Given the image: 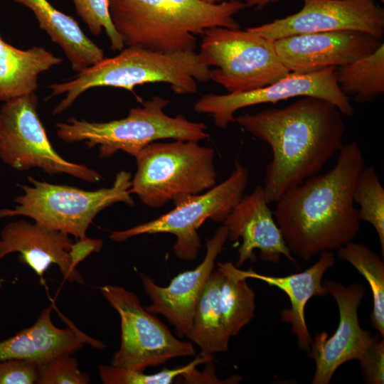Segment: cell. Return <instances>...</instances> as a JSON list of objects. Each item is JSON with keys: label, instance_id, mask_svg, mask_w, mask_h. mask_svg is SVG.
<instances>
[{"label": "cell", "instance_id": "obj_6", "mask_svg": "<svg viewBox=\"0 0 384 384\" xmlns=\"http://www.w3.org/2000/svg\"><path fill=\"white\" fill-rule=\"evenodd\" d=\"M215 152L198 142H153L136 156L131 193L151 208L201 193L216 184Z\"/></svg>", "mask_w": 384, "mask_h": 384}, {"label": "cell", "instance_id": "obj_19", "mask_svg": "<svg viewBox=\"0 0 384 384\" xmlns=\"http://www.w3.org/2000/svg\"><path fill=\"white\" fill-rule=\"evenodd\" d=\"M51 306L43 309L31 327L0 341V360L25 359L38 365L61 355H73L87 343L98 348L105 347L73 325L56 327L51 320Z\"/></svg>", "mask_w": 384, "mask_h": 384}, {"label": "cell", "instance_id": "obj_5", "mask_svg": "<svg viewBox=\"0 0 384 384\" xmlns=\"http://www.w3.org/2000/svg\"><path fill=\"white\" fill-rule=\"evenodd\" d=\"M169 102V99L154 96L142 107L131 109L126 117L106 122L72 117L67 122L56 124V134L65 142H85L88 147L98 146L101 158H108L118 151L135 157L160 139L198 142L210 137L204 123L189 121L181 114L167 115L164 110Z\"/></svg>", "mask_w": 384, "mask_h": 384}, {"label": "cell", "instance_id": "obj_14", "mask_svg": "<svg viewBox=\"0 0 384 384\" xmlns=\"http://www.w3.org/2000/svg\"><path fill=\"white\" fill-rule=\"evenodd\" d=\"M328 294L335 299L339 311L338 327L329 338L326 332L317 334L311 351L316 370L313 384H328L336 370L351 360H359L375 336L363 329L358 317V306L366 290L362 284L345 286L339 282H324Z\"/></svg>", "mask_w": 384, "mask_h": 384}, {"label": "cell", "instance_id": "obj_1", "mask_svg": "<svg viewBox=\"0 0 384 384\" xmlns=\"http://www.w3.org/2000/svg\"><path fill=\"white\" fill-rule=\"evenodd\" d=\"M342 113L324 100L302 97L283 108H269L234 117L247 132L267 143L264 192L275 203L290 188L317 175L342 149L346 130Z\"/></svg>", "mask_w": 384, "mask_h": 384}, {"label": "cell", "instance_id": "obj_7", "mask_svg": "<svg viewBox=\"0 0 384 384\" xmlns=\"http://www.w3.org/2000/svg\"><path fill=\"white\" fill-rule=\"evenodd\" d=\"M31 186L19 185L22 195L14 208L0 209V218L24 215L47 227L78 239L86 232L95 216L106 208L123 203L134 206L131 196L132 175L117 174L113 185L95 191L41 181L28 176Z\"/></svg>", "mask_w": 384, "mask_h": 384}, {"label": "cell", "instance_id": "obj_16", "mask_svg": "<svg viewBox=\"0 0 384 384\" xmlns=\"http://www.w3.org/2000/svg\"><path fill=\"white\" fill-rule=\"evenodd\" d=\"M228 239V231L223 225L207 240L202 262L194 269L178 274L166 287L159 286L149 276L141 274L144 291L151 301L145 309L153 314L164 316L179 336H186L191 327L198 301Z\"/></svg>", "mask_w": 384, "mask_h": 384}, {"label": "cell", "instance_id": "obj_15", "mask_svg": "<svg viewBox=\"0 0 384 384\" xmlns=\"http://www.w3.org/2000/svg\"><path fill=\"white\" fill-rule=\"evenodd\" d=\"M382 43L381 38L351 30L294 35L274 41L282 63L297 73L339 67L372 53Z\"/></svg>", "mask_w": 384, "mask_h": 384}, {"label": "cell", "instance_id": "obj_20", "mask_svg": "<svg viewBox=\"0 0 384 384\" xmlns=\"http://www.w3.org/2000/svg\"><path fill=\"white\" fill-rule=\"evenodd\" d=\"M335 261L334 254L326 251L320 253L317 262L304 271L284 277L262 274L252 269L241 270L236 267V271L246 279H259L276 287L288 296L290 306L281 312L280 318L282 321L292 325V331L297 338L299 347L310 353L313 339L305 321L304 309L312 297L329 294L322 284V278Z\"/></svg>", "mask_w": 384, "mask_h": 384}, {"label": "cell", "instance_id": "obj_12", "mask_svg": "<svg viewBox=\"0 0 384 384\" xmlns=\"http://www.w3.org/2000/svg\"><path fill=\"white\" fill-rule=\"evenodd\" d=\"M337 67L309 73L289 72L265 87L240 93L207 94L194 105L197 113L210 114L221 129L233 122L234 114L241 108L262 103H274L297 97H313L334 105L342 114L351 117L354 109L341 90L335 77Z\"/></svg>", "mask_w": 384, "mask_h": 384}, {"label": "cell", "instance_id": "obj_21", "mask_svg": "<svg viewBox=\"0 0 384 384\" xmlns=\"http://www.w3.org/2000/svg\"><path fill=\"white\" fill-rule=\"evenodd\" d=\"M31 10L39 27L63 50L78 73L105 58L103 50L90 40L71 16L60 11L47 0H14Z\"/></svg>", "mask_w": 384, "mask_h": 384}, {"label": "cell", "instance_id": "obj_10", "mask_svg": "<svg viewBox=\"0 0 384 384\" xmlns=\"http://www.w3.org/2000/svg\"><path fill=\"white\" fill-rule=\"evenodd\" d=\"M102 297L117 311L121 343L111 365L144 372L148 367L194 355L191 342L174 336L164 324L144 308L137 295L117 285L100 287Z\"/></svg>", "mask_w": 384, "mask_h": 384}, {"label": "cell", "instance_id": "obj_34", "mask_svg": "<svg viewBox=\"0 0 384 384\" xmlns=\"http://www.w3.org/2000/svg\"><path fill=\"white\" fill-rule=\"evenodd\" d=\"M282 0H247V6H255L257 9H262L270 4L279 2Z\"/></svg>", "mask_w": 384, "mask_h": 384}, {"label": "cell", "instance_id": "obj_35", "mask_svg": "<svg viewBox=\"0 0 384 384\" xmlns=\"http://www.w3.org/2000/svg\"><path fill=\"white\" fill-rule=\"evenodd\" d=\"M202 1H203L205 2H208V3L215 4V3H216V2H218V1H219L220 0H202ZM246 1L247 0H245V1Z\"/></svg>", "mask_w": 384, "mask_h": 384}, {"label": "cell", "instance_id": "obj_2", "mask_svg": "<svg viewBox=\"0 0 384 384\" xmlns=\"http://www.w3.org/2000/svg\"><path fill=\"white\" fill-rule=\"evenodd\" d=\"M336 165L306 178L278 200L273 215L291 254L309 260L351 242L360 230L353 193L366 167L356 142L343 144Z\"/></svg>", "mask_w": 384, "mask_h": 384}, {"label": "cell", "instance_id": "obj_3", "mask_svg": "<svg viewBox=\"0 0 384 384\" xmlns=\"http://www.w3.org/2000/svg\"><path fill=\"white\" fill-rule=\"evenodd\" d=\"M246 6L240 0H109L111 20L124 46L161 53L194 51L196 36L209 28H239L233 16Z\"/></svg>", "mask_w": 384, "mask_h": 384}, {"label": "cell", "instance_id": "obj_23", "mask_svg": "<svg viewBox=\"0 0 384 384\" xmlns=\"http://www.w3.org/2000/svg\"><path fill=\"white\" fill-rule=\"evenodd\" d=\"M222 272L213 270L196 304L191 327L186 336L200 348L203 356L228 350L230 336L223 321L219 305Z\"/></svg>", "mask_w": 384, "mask_h": 384}, {"label": "cell", "instance_id": "obj_17", "mask_svg": "<svg viewBox=\"0 0 384 384\" xmlns=\"http://www.w3.org/2000/svg\"><path fill=\"white\" fill-rule=\"evenodd\" d=\"M268 205L263 186H258L250 194L242 197L223 221L228 239H242L236 267L252 260L255 250H259L264 262L276 264L284 256L297 264Z\"/></svg>", "mask_w": 384, "mask_h": 384}, {"label": "cell", "instance_id": "obj_4", "mask_svg": "<svg viewBox=\"0 0 384 384\" xmlns=\"http://www.w3.org/2000/svg\"><path fill=\"white\" fill-rule=\"evenodd\" d=\"M210 68L195 51L161 53L140 47H127L117 55L103 58L80 72L75 78L48 87L50 97H65L53 110L58 114L70 107L85 91L102 86L123 88L146 83L164 82L179 95L197 91V81L210 80Z\"/></svg>", "mask_w": 384, "mask_h": 384}, {"label": "cell", "instance_id": "obj_31", "mask_svg": "<svg viewBox=\"0 0 384 384\" xmlns=\"http://www.w3.org/2000/svg\"><path fill=\"white\" fill-rule=\"evenodd\" d=\"M37 364L28 360H0V384L38 383Z\"/></svg>", "mask_w": 384, "mask_h": 384}, {"label": "cell", "instance_id": "obj_9", "mask_svg": "<svg viewBox=\"0 0 384 384\" xmlns=\"http://www.w3.org/2000/svg\"><path fill=\"white\" fill-rule=\"evenodd\" d=\"M247 168L239 161L225 181L204 193L181 197L174 201L169 212L159 218L127 230L112 232L110 239L118 242L143 234L170 233L176 236V256L194 260L201 247L198 230L207 220L223 222L242 198L248 183Z\"/></svg>", "mask_w": 384, "mask_h": 384}, {"label": "cell", "instance_id": "obj_28", "mask_svg": "<svg viewBox=\"0 0 384 384\" xmlns=\"http://www.w3.org/2000/svg\"><path fill=\"white\" fill-rule=\"evenodd\" d=\"M212 355L201 353L186 366L174 369H164L159 373L145 374L144 372L132 370L114 366L100 365L98 366L100 378L105 384H170L176 378L188 373L196 366L212 361Z\"/></svg>", "mask_w": 384, "mask_h": 384}, {"label": "cell", "instance_id": "obj_11", "mask_svg": "<svg viewBox=\"0 0 384 384\" xmlns=\"http://www.w3.org/2000/svg\"><path fill=\"white\" fill-rule=\"evenodd\" d=\"M35 93L5 102L0 109V158L17 170L37 167L50 175L66 174L95 183L102 176L84 164L70 162L51 145L38 113Z\"/></svg>", "mask_w": 384, "mask_h": 384}, {"label": "cell", "instance_id": "obj_22", "mask_svg": "<svg viewBox=\"0 0 384 384\" xmlns=\"http://www.w3.org/2000/svg\"><path fill=\"white\" fill-rule=\"evenodd\" d=\"M61 62L45 48L19 49L0 36V101L35 93L39 75Z\"/></svg>", "mask_w": 384, "mask_h": 384}, {"label": "cell", "instance_id": "obj_27", "mask_svg": "<svg viewBox=\"0 0 384 384\" xmlns=\"http://www.w3.org/2000/svg\"><path fill=\"white\" fill-rule=\"evenodd\" d=\"M353 201L359 205L361 220L370 223L375 229L384 255V189L375 169L365 167L361 172L353 193Z\"/></svg>", "mask_w": 384, "mask_h": 384}, {"label": "cell", "instance_id": "obj_29", "mask_svg": "<svg viewBox=\"0 0 384 384\" xmlns=\"http://www.w3.org/2000/svg\"><path fill=\"white\" fill-rule=\"evenodd\" d=\"M78 15L90 33L99 36L104 30L113 50H122L124 44L111 20L109 0H73Z\"/></svg>", "mask_w": 384, "mask_h": 384}, {"label": "cell", "instance_id": "obj_36", "mask_svg": "<svg viewBox=\"0 0 384 384\" xmlns=\"http://www.w3.org/2000/svg\"><path fill=\"white\" fill-rule=\"evenodd\" d=\"M380 1L382 2V3H383V2H384V0H380Z\"/></svg>", "mask_w": 384, "mask_h": 384}, {"label": "cell", "instance_id": "obj_32", "mask_svg": "<svg viewBox=\"0 0 384 384\" xmlns=\"http://www.w3.org/2000/svg\"><path fill=\"white\" fill-rule=\"evenodd\" d=\"M361 370L368 383H384V341L375 336L360 359Z\"/></svg>", "mask_w": 384, "mask_h": 384}, {"label": "cell", "instance_id": "obj_30", "mask_svg": "<svg viewBox=\"0 0 384 384\" xmlns=\"http://www.w3.org/2000/svg\"><path fill=\"white\" fill-rule=\"evenodd\" d=\"M38 384H87L90 376L79 368L71 354L61 355L37 365Z\"/></svg>", "mask_w": 384, "mask_h": 384}, {"label": "cell", "instance_id": "obj_13", "mask_svg": "<svg viewBox=\"0 0 384 384\" xmlns=\"http://www.w3.org/2000/svg\"><path fill=\"white\" fill-rule=\"evenodd\" d=\"M298 12L270 23L248 28L276 40L305 33L358 31L383 38L384 10L375 0H302Z\"/></svg>", "mask_w": 384, "mask_h": 384}, {"label": "cell", "instance_id": "obj_25", "mask_svg": "<svg viewBox=\"0 0 384 384\" xmlns=\"http://www.w3.org/2000/svg\"><path fill=\"white\" fill-rule=\"evenodd\" d=\"M336 82L342 92L356 102H369L384 92V43L372 53L337 67Z\"/></svg>", "mask_w": 384, "mask_h": 384}, {"label": "cell", "instance_id": "obj_26", "mask_svg": "<svg viewBox=\"0 0 384 384\" xmlns=\"http://www.w3.org/2000/svg\"><path fill=\"white\" fill-rule=\"evenodd\" d=\"M339 259L347 261L368 282L373 295L370 321L384 337V262L381 257L368 246L349 242L338 249Z\"/></svg>", "mask_w": 384, "mask_h": 384}, {"label": "cell", "instance_id": "obj_33", "mask_svg": "<svg viewBox=\"0 0 384 384\" xmlns=\"http://www.w3.org/2000/svg\"><path fill=\"white\" fill-rule=\"evenodd\" d=\"M102 245L103 242L100 239L89 238L86 236L78 239L76 242L71 245L69 250V256L73 266L76 267L91 253L100 252Z\"/></svg>", "mask_w": 384, "mask_h": 384}, {"label": "cell", "instance_id": "obj_24", "mask_svg": "<svg viewBox=\"0 0 384 384\" xmlns=\"http://www.w3.org/2000/svg\"><path fill=\"white\" fill-rule=\"evenodd\" d=\"M217 265L223 274L219 296L222 321L230 337L235 336L255 315V294L233 263Z\"/></svg>", "mask_w": 384, "mask_h": 384}, {"label": "cell", "instance_id": "obj_8", "mask_svg": "<svg viewBox=\"0 0 384 384\" xmlns=\"http://www.w3.org/2000/svg\"><path fill=\"white\" fill-rule=\"evenodd\" d=\"M201 55L210 70V80L228 93H240L270 85L289 71L280 61L274 41L251 31L215 27L202 35Z\"/></svg>", "mask_w": 384, "mask_h": 384}, {"label": "cell", "instance_id": "obj_18", "mask_svg": "<svg viewBox=\"0 0 384 384\" xmlns=\"http://www.w3.org/2000/svg\"><path fill=\"white\" fill-rule=\"evenodd\" d=\"M69 235L35 221L11 222L0 233V260L9 254L18 252L19 261L28 265L43 284L44 274L52 264L59 267L65 280L84 284L70 259L69 250L73 241Z\"/></svg>", "mask_w": 384, "mask_h": 384}]
</instances>
